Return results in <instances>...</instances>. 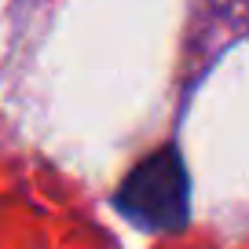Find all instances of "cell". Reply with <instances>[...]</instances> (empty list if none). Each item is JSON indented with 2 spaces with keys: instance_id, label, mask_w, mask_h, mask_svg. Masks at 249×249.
<instances>
[{
  "instance_id": "obj_1",
  "label": "cell",
  "mask_w": 249,
  "mask_h": 249,
  "mask_svg": "<svg viewBox=\"0 0 249 249\" xmlns=\"http://www.w3.org/2000/svg\"><path fill=\"white\" fill-rule=\"evenodd\" d=\"M117 209L143 231H183L191 216V176L176 147L143 158L117 187Z\"/></svg>"
}]
</instances>
